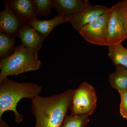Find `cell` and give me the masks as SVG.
<instances>
[{
	"instance_id": "obj_11",
	"label": "cell",
	"mask_w": 127,
	"mask_h": 127,
	"mask_svg": "<svg viewBox=\"0 0 127 127\" xmlns=\"http://www.w3.org/2000/svg\"><path fill=\"white\" fill-rule=\"evenodd\" d=\"M88 0H53V8L58 14L66 16L79 13Z\"/></svg>"
},
{
	"instance_id": "obj_8",
	"label": "cell",
	"mask_w": 127,
	"mask_h": 127,
	"mask_svg": "<svg viewBox=\"0 0 127 127\" xmlns=\"http://www.w3.org/2000/svg\"><path fill=\"white\" fill-rule=\"evenodd\" d=\"M3 2L14 11L22 22L37 19L34 0H6Z\"/></svg>"
},
{
	"instance_id": "obj_16",
	"label": "cell",
	"mask_w": 127,
	"mask_h": 127,
	"mask_svg": "<svg viewBox=\"0 0 127 127\" xmlns=\"http://www.w3.org/2000/svg\"><path fill=\"white\" fill-rule=\"evenodd\" d=\"M89 122L88 116L67 114L61 127H84Z\"/></svg>"
},
{
	"instance_id": "obj_17",
	"label": "cell",
	"mask_w": 127,
	"mask_h": 127,
	"mask_svg": "<svg viewBox=\"0 0 127 127\" xmlns=\"http://www.w3.org/2000/svg\"><path fill=\"white\" fill-rule=\"evenodd\" d=\"M37 15L49 16L53 8V0H34Z\"/></svg>"
},
{
	"instance_id": "obj_20",
	"label": "cell",
	"mask_w": 127,
	"mask_h": 127,
	"mask_svg": "<svg viewBox=\"0 0 127 127\" xmlns=\"http://www.w3.org/2000/svg\"><path fill=\"white\" fill-rule=\"evenodd\" d=\"M121 2L123 6L124 9H125L127 18V0H125L121 1Z\"/></svg>"
},
{
	"instance_id": "obj_14",
	"label": "cell",
	"mask_w": 127,
	"mask_h": 127,
	"mask_svg": "<svg viewBox=\"0 0 127 127\" xmlns=\"http://www.w3.org/2000/svg\"><path fill=\"white\" fill-rule=\"evenodd\" d=\"M108 47V55L113 65L116 66H123L127 69V48L122 43L109 46Z\"/></svg>"
},
{
	"instance_id": "obj_12",
	"label": "cell",
	"mask_w": 127,
	"mask_h": 127,
	"mask_svg": "<svg viewBox=\"0 0 127 127\" xmlns=\"http://www.w3.org/2000/svg\"><path fill=\"white\" fill-rule=\"evenodd\" d=\"M67 22L66 16L58 14L50 20H40L37 18L28 22L31 26L46 37L55 27Z\"/></svg>"
},
{
	"instance_id": "obj_18",
	"label": "cell",
	"mask_w": 127,
	"mask_h": 127,
	"mask_svg": "<svg viewBox=\"0 0 127 127\" xmlns=\"http://www.w3.org/2000/svg\"><path fill=\"white\" fill-rule=\"evenodd\" d=\"M121 98L120 114L124 118L127 119V91L119 92Z\"/></svg>"
},
{
	"instance_id": "obj_4",
	"label": "cell",
	"mask_w": 127,
	"mask_h": 127,
	"mask_svg": "<svg viewBox=\"0 0 127 127\" xmlns=\"http://www.w3.org/2000/svg\"><path fill=\"white\" fill-rule=\"evenodd\" d=\"M107 33V46L122 43L127 39V18L121 1L111 7Z\"/></svg>"
},
{
	"instance_id": "obj_13",
	"label": "cell",
	"mask_w": 127,
	"mask_h": 127,
	"mask_svg": "<svg viewBox=\"0 0 127 127\" xmlns=\"http://www.w3.org/2000/svg\"><path fill=\"white\" fill-rule=\"evenodd\" d=\"M111 87L119 92L127 91V69L123 66H116V70L109 76Z\"/></svg>"
},
{
	"instance_id": "obj_10",
	"label": "cell",
	"mask_w": 127,
	"mask_h": 127,
	"mask_svg": "<svg viewBox=\"0 0 127 127\" xmlns=\"http://www.w3.org/2000/svg\"><path fill=\"white\" fill-rule=\"evenodd\" d=\"M0 13V32L15 38L22 23L14 11L7 5Z\"/></svg>"
},
{
	"instance_id": "obj_5",
	"label": "cell",
	"mask_w": 127,
	"mask_h": 127,
	"mask_svg": "<svg viewBox=\"0 0 127 127\" xmlns=\"http://www.w3.org/2000/svg\"><path fill=\"white\" fill-rule=\"evenodd\" d=\"M97 99L93 87L84 82L74 92L70 108L71 114L88 116L92 115L96 106Z\"/></svg>"
},
{
	"instance_id": "obj_1",
	"label": "cell",
	"mask_w": 127,
	"mask_h": 127,
	"mask_svg": "<svg viewBox=\"0 0 127 127\" xmlns=\"http://www.w3.org/2000/svg\"><path fill=\"white\" fill-rule=\"evenodd\" d=\"M75 90L47 97L39 95L31 99L35 127H61L71 105Z\"/></svg>"
},
{
	"instance_id": "obj_2",
	"label": "cell",
	"mask_w": 127,
	"mask_h": 127,
	"mask_svg": "<svg viewBox=\"0 0 127 127\" xmlns=\"http://www.w3.org/2000/svg\"><path fill=\"white\" fill-rule=\"evenodd\" d=\"M41 87L31 82L20 83L6 78L0 82V119L7 111H13L16 123L22 122L23 116L17 110V106L22 99H32L39 95Z\"/></svg>"
},
{
	"instance_id": "obj_3",
	"label": "cell",
	"mask_w": 127,
	"mask_h": 127,
	"mask_svg": "<svg viewBox=\"0 0 127 127\" xmlns=\"http://www.w3.org/2000/svg\"><path fill=\"white\" fill-rule=\"evenodd\" d=\"M41 62L38 58L37 52L23 46L17 47L13 54L0 60V82L9 76H17L31 71L37 70Z\"/></svg>"
},
{
	"instance_id": "obj_6",
	"label": "cell",
	"mask_w": 127,
	"mask_h": 127,
	"mask_svg": "<svg viewBox=\"0 0 127 127\" xmlns=\"http://www.w3.org/2000/svg\"><path fill=\"white\" fill-rule=\"evenodd\" d=\"M111 11V7H108L104 14L84 26L78 32L87 41L94 45L107 46V29Z\"/></svg>"
},
{
	"instance_id": "obj_9",
	"label": "cell",
	"mask_w": 127,
	"mask_h": 127,
	"mask_svg": "<svg viewBox=\"0 0 127 127\" xmlns=\"http://www.w3.org/2000/svg\"><path fill=\"white\" fill-rule=\"evenodd\" d=\"M18 37L23 46L36 52L41 49L46 38L31 26L28 22H22Z\"/></svg>"
},
{
	"instance_id": "obj_19",
	"label": "cell",
	"mask_w": 127,
	"mask_h": 127,
	"mask_svg": "<svg viewBox=\"0 0 127 127\" xmlns=\"http://www.w3.org/2000/svg\"><path fill=\"white\" fill-rule=\"evenodd\" d=\"M0 127H9V125L2 119H0Z\"/></svg>"
},
{
	"instance_id": "obj_7",
	"label": "cell",
	"mask_w": 127,
	"mask_h": 127,
	"mask_svg": "<svg viewBox=\"0 0 127 127\" xmlns=\"http://www.w3.org/2000/svg\"><path fill=\"white\" fill-rule=\"evenodd\" d=\"M108 8L106 6L92 5L89 1L78 14L66 16L67 20L79 32L84 26L104 14Z\"/></svg>"
},
{
	"instance_id": "obj_15",
	"label": "cell",
	"mask_w": 127,
	"mask_h": 127,
	"mask_svg": "<svg viewBox=\"0 0 127 127\" xmlns=\"http://www.w3.org/2000/svg\"><path fill=\"white\" fill-rule=\"evenodd\" d=\"M15 38L0 32V58L5 59L11 56L15 51Z\"/></svg>"
}]
</instances>
